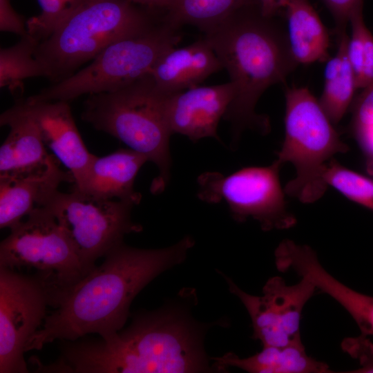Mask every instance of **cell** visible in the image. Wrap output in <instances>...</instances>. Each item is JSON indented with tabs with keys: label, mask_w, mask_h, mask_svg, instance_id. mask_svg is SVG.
Instances as JSON below:
<instances>
[{
	"label": "cell",
	"mask_w": 373,
	"mask_h": 373,
	"mask_svg": "<svg viewBox=\"0 0 373 373\" xmlns=\"http://www.w3.org/2000/svg\"><path fill=\"white\" fill-rule=\"evenodd\" d=\"M229 289L245 307L252 323V337L262 346H284L300 338V324L303 309L317 291L308 278L292 285L279 276L270 278L262 289V296L242 290L233 281L219 271Z\"/></svg>",
	"instance_id": "cell-12"
},
{
	"label": "cell",
	"mask_w": 373,
	"mask_h": 373,
	"mask_svg": "<svg viewBox=\"0 0 373 373\" xmlns=\"http://www.w3.org/2000/svg\"><path fill=\"white\" fill-rule=\"evenodd\" d=\"M194 289H183L159 309L133 316L128 327L107 339L86 336L59 341L60 354L46 372H218L204 349L205 334L214 323L196 321Z\"/></svg>",
	"instance_id": "cell-1"
},
{
	"label": "cell",
	"mask_w": 373,
	"mask_h": 373,
	"mask_svg": "<svg viewBox=\"0 0 373 373\" xmlns=\"http://www.w3.org/2000/svg\"><path fill=\"white\" fill-rule=\"evenodd\" d=\"M325 179L349 200L373 211V180L338 163L334 158L327 164Z\"/></svg>",
	"instance_id": "cell-25"
},
{
	"label": "cell",
	"mask_w": 373,
	"mask_h": 373,
	"mask_svg": "<svg viewBox=\"0 0 373 373\" xmlns=\"http://www.w3.org/2000/svg\"><path fill=\"white\" fill-rule=\"evenodd\" d=\"M168 97L149 73L115 90L88 95L81 115L94 128L117 138L156 165L158 175L151 186L155 194L165 189L171 176Z\"/></svg>",
	"instance_id": "cell-4"
},
{
	"label": "cell",
	"mask_w": 373,
	"mask_h": 373,
	"mask_svg": "<svg viewBox=\"0 0 373 373\" xmlns=\"http://www.w3.org/2000/svg\"><path fill=\"white\" fill-rule=\"evenodd\" d=\"M84 0H37L41 12L27 20L28 34L41 41Z\"/></svg>",
	"instance_id": "cell-26"
},
{
	"label": "cell",
	"mask_w": 373,
	"mask_h": 373,
	"mask_svg": "<svg viewBox=\"0 0 373 373\" xmlns=\"http://www.w3.org/2000/svg\"><path fill=\"white\" fill-rule=\"evenodd\" d=\"M29 34L21 37L15 45L0 50V87L13 95L23 93V80L43 77L42 70L35 57L39 44Z\"/></svg>",
	"instance_id": "cell-24"
},
{
	"label": "cell",
	"mask_w": 373,
	"mask_h": 373,
	"mask_svg": "<svg viewBox=\"0 0 373 373\" xmlns=\"http://www.w3.org/2000/svg\"><path fill=\"white\" fill-rule=\"evenodd\" d=\"M364 89L354 107L352 126L355 135L373 125V82Z\"/></svg>",
	"instance_id": "cell-28"
},
{
	"label": "cell",
	"mask_w": 373,
	"mask_h": 373,
	"mask_svg": "<svg viewBox=\"0 0 373 373\" xmlns=\"http://www.w3.org/2000/svg\"><path fill=\"white\" fill-rule=\"evenodd\" d=\"M148 161L144 155L128 148L103 157L95 155L82 180L73 189L97 199L117 198L138 204L142 195L135 191L134 182Z\"/></svg>",
	"instance_id": "cell-17"
},
{
	"label": "cell",
	"mask_w": 373,
	"mask_h": 373,
	"mask_svg": "<svg viewBox=\"0 0 373 373\" xmlns=\"http://www.w3.org/2000/svg\"><path fill=\"white\" fill-rule=\"evenodd\" d=\"M27 20L12 7L10 0H0V30L19 35H28Z\"/></svg>",
	"instance_id": "cell-29"
},
{
	"label": "cell",
	"mask_w": 373,
	"mask_h": 373,
	"mask_svg": "<svg viewBox=\"0 0 373 373\" xmlns=\"http://www.w3.org/2000/svg\"><path fill=\"white\" fill-rule=\"evenodd\" d=\"M349 146L340 138L318 101L306 87L285 92V139L277 153L282 166L291 163L296 176L285 186L288 195L302 203H313L326 192L328 162Z\"/></svg>",
	"instance_id": "cell-6"
},
{
	"label": "cell",
	"mask_w": 373,
	"mask_h": 373,
	"mask_svg": "<svg viewBox=\"0 0 373 373\" xmlns=\"http://www.w3.org/2000/svg\"><path fill=\"white\" fill-rule=\"evenodd\" d=\"M50 292L41 273L0 267V373L29 372L25 348L48 314Z\"/></svg>",
	"instance_id": "cell-11"
},
{
	"label": "cell",
	"mask_w": 373,
	"mask_h": 373,
	"mask_svg": "<svg viewBox=\"0 0 373 373\" xmlns=\"http://www.w3.org/2000/svg\"><path fill=\"white\" fill-rule=\"evenodd\" d=\"M333 16L338 31L345 29L352 13L363 6V0H323Z\"/></svg>",
	"instance_id": "cell-30"
},
{
	"label": "cell",
	"mask_w": 373,
	"mask_h": 373,
	"mask_svg": "<svg viewBox=\"0 0 373 373\" xmlns=\"http://www.w3.org/2000/svg\"><path fill=\"white\" fill-rule=\"evenodd\" d=\"M282 165L275 160L267 166H250L229 175L204 173L198 178V196L207 203L224 201L239 222L251 218L263 231L287 229L297 220L289 211L279 179Z\"/></svg>",
	"instance_id": "cell-9"
},
{
	"label": "cell",
	"mask_w": 373,
	"mask_h": 373,
	"mask_svg": "<svg viewBox=\"0 0 373 373\" xmlns=\"http://www.w3.org/2000/svg\"><path fill=\"white\" fill-rule=\"evenodd\" d=\"M64 182L74 183L70 171L55 160L44 171L22 176L0 178V228L11 229L33 209L42 207Z\"/></svg>",
	"instance_id": "cell-19"
},
{
	"label": "cell",
	"mask_w": 373,
	"mask_h": 373,
	"mask_svg": "<svg viewBox=\"0 0 373 373\" xmlns=\"http://www.w3.org/2000/svg\"><path fill=\"white\" fill-rule=\"evenodd\" d=\"M289 0H257L258 8L262 15L274 18L285 9Z\"/></svg>",
	"instance_id": "cell-31"
},
{
	"label": "cell",
	"mask_w": 373,
	"mask_h": 373,
	"mask_svg": "<svg viewBox=\"0 0 373 373\" xmlns=\"http://www.w3.org/2000/svg\"><path fill=\"white\" fill-rule=\"evenodd\" d=\"M178 30L162 17L145 30L115 41L71 76L27 98L70 102L134 82L150 73L160 57L176 46L180 40Z\"/></svg>",
	"instance_id": "cell-7"
},
{
	"label": "cell",
	"mask_w": 373,
	"mask_h": 373,
	"mask_svg": "<svg viewBox=\"0 0 373 373\" xmlns=\"http://www.w3.org/2000/svg\"><path fill=\"white\" fill-rule=\"evenodd\" d=\"M230 82L195 86L167 97L166 115L172 134L187 137L193 142L205 137L219 140V122L232 102Z\"/></svg>",
	"instance_id": "cell-14"
},
{
	"label": "cell",
	"mask_w": 373,
	"mask_h": 373,
	"mask_svg": "<svg viewBox=\"0 0 373 373\" xmlns=\"http://www.w3.org/2000/svg\"><path fill=\"white\" fill-rule=\"evenodd\" d=\"M135 206L123 200L97 199L73 189L55 191L42 206L55 218L71 242L85 275L113 247L130 233L142 230L134 222Z\"/></svg>",
	"instance_id": "cell-8"
},
{
	"label": "cell",
	"mask_w": 373,
	"mask_h": 373,
	"mask_svg": "<svg viewBox=\"0 0 373 373\" xmlns=\"http://www.w3.org/2000/svg\"><path fill=\"white\" fill-rule=\"evenodd\" d=\"M195 241L190 236L161 249H140L118 244L103 262L74 285L53 291L42 327L25 351L41 350L56 340L75 341L90 334L107 339L120 331L132 301L155 278L182 263Z\"/></svg>",
	"instance_id": "cell-2"
},
{
	"label": "cell",
	"mask_w": 373,
	"mask_h": 373,
	"mask_svg": "<svg viewBox=\"0 0 373 373\" xmlns=\"http://www.w3.org/2000/svg\"><path fill=\"white\" fill-rule=\"evenodd\" d=\"M153 11L128 0H84L39 43L43 77L52 84L68 78L112 43L153 26Z\"/></svg>",
	"instance_id": "cell-5"
},
{
	"label": "cell",
	"mask_w": 373,
	"mask_h": 373,
	"mask_svg": "<svg viewBox=\"0 0 373 373\" xmlns=\"http://www.w3.org/2000/svg\"><path fill=\"white\" fill-rule=\"evenodd\" d=\"M16 103L35 121L46 146L72 174L74 185L79 184L95 155L88 151L82 138L69 102L26 98Z\"/></svg>",
	"instance_id": "cell-13"
},
{
	"label": "cell",
	"mask_w": 373,
	"mask_h": 373,
	"mask_svg": "<svg viewBox=\"0 0 373 373\" xmlns=\"http://www.w3.org/2000/svg\"><path fill=\"white\" fill-rule=\"evenodd\" d=\"M368 337L361 334L343 340L342 350L357 360L360 365L358 368L345 372L373 373V343Z\"/></svg>",
	"instance_id": "cell-27"
},
{
	"label": "cell",
	"mask_w": 373,
	"mask_h": 373,
	"mask_svg": "<svg viewBox=\"0 0 373 373\" xmlns=\"http://www.w3.org/2000/svg\"><path fill=\"white\" fill-rule=\"evenodd\" d=\"M0 124L10 128L0 147V178L39 173L57 160L47 153L35 121L18 104L1 113Z\"/></svg>",
	"instance_id": "cell-16"
},
{
	"label": "cell",
	"mask_w": 373,
	"mask_h": 373,
	"mask_svg": "<svg viewBox=\"0 0 373 373\" xmlns=\"http://www.w3.org/2000/svg\"><path fill=\"white\" fill-rule=\"evenodd\" d=\"M289 48L297 64L324 61L328 57L327 31L309 0H289L285 9Z\"/></svg>",
	"instance_id": "cell-21"
},
{
	"label": "cell",
	"mask_w": 373,
	"mask_h": 373,
	"mask_svg": "<svg viewBox=\"0 0 373 373\" xmlns=\"http://www.w3.org/2000/svg\"><path fill=\"white\" fill-rule=\"evenodd\" d=\"M138 6L153 10H164L166 11L171 6L173 0H128Z\"/></svg>",
	"instance_id": "cell-32"
},
{
	"label": "cell",
	"mask_w": 373,
	"mask_h": 373,
	"mask_svg": "<svg viewBox=\"0 0 373 373\" xmlns=\"http://www.w3.org/2000/svg\"><path fill=\"white\" fill-rule=\"evenodd\" d=\"M280 268L310 280L317 291L332 298L347 312L361 334L373 336V296L356 291L335 278L323 267L310 246L298 243L289 246L282 256Z\"/></svg>",
	"instance_id": "cell-15"
},
{
	"label": "cell",
	"mask_w": 373,
	"mask_h": 373,
	"mask_svg": "<svg viewBox=\"0 0 373 373\" xmlns=\"http://www.w3.org/2000/svg\"><path fill=\"white\" fill-rule=\"evenodd\" d=\"M0 267L35 269L49 278L54 291L86 276L69 239L43 207L33 209L1 242Z\"/></svg>",
	"instance_id": "cell-10"
},
{
	"label": "cell",
	"mask_w": 373,
	"mask_h": 373,
	"mask_svg": "<svg viewBox=\"0 0 373 373\" xmlns=\"http://www.w3.org/2000/svg\"><path fill=\"white\" fill-rule=\"evenodd\" d=\"M219 58L229 76L233 98L224 118L231 126L236 144L245 130L267 135L269 117L256 112L263 93L284 82L295 68L287 35L274 21L262 15L257 5L244 8L203 37Z\"/></svg>",
	"instance_id": "cell-3"
},
{
	"label": "cell",
	"mask_w": 373,
	"mask_h": 373,
	"mask_svg": "<svg viewBox=\"0 0 373 373\" xmlns=\"http://www.w3.org/2000/svg\"><path fill=\"white\" fill-rule=\"evenodd\" d=\"M262 350L247 358L229 352L213 358L218 372L234 367L250 373H330L329 365L309 356L301 338L284 346H262Z\"/></svg>",
	"instance_id": "cell-20"
},
{
	"label": "cell",
	"mask_w": 373,
	"mask_h": 373,
	"mask_svg": "<svg viewBox=\"0 0 373 373\" xmlns=\"http://www.w3.org/2000/svg\"><path fill=\"white\" fill-rule=\"evenodd\" d=\"M222 69L219 58L202 38L189 46L166 50L150 74L158 90L170 96L198 86Z\"/></svg>",
	"instance_id": "cell-18"
},
{
	"label": "cell",
	"mask_w": 373,
	"mask_h": 373,
	"mask_svg": "<svg viewBox=\"0 0 373 373\" xmlns=\"http://www.w3.org/2000/svg\"><path fill=\"white\" fill-rule=\"evenodd\" d=\"M349 37L345 29L339 31L336 54L327 62L324 71V86L318 101L331 122L338 124L352 103L356 88L347 48Z\"/></svg>",
	"instance_id": "cell-22"
},
{
	"label": "cell",
	"mask_w": 373,
	"mask_h": 373,
	"mask_svg": "<svg viewBox=\"0 0 373 373\" xmlns=\"http://www.w3.org/2000/svg\"><path fill=\"white\" fill-rule=\"evenodd\" d=\"M254 5L257 0H173L163 19L175 28L191 25L204 32Z\"/></svg>",
	"instance_id": "cell-23"
}]
</instances>
